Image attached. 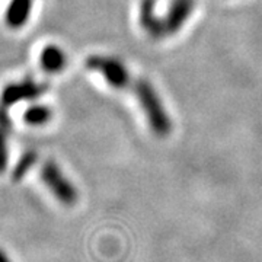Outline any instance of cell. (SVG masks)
<instances>
[{
	"mask_svg": "<svg viewBox=\"0 0 262 262\" xmlns=\"http://www.w3.org/2000/svg\"><path fill=\"white\" fill-rule=\"evenodd\" d=\"M8 131L6 128L0 127V173H3L6 168H8V160H9V155H8Z\"/></svg>",
	"mask_w": 262,
	"mask_h": 262,
	"instance_id": "cell-10",
	"label": "cell"
},
{
	"mask_svg": "<svg viewBox=\"0 0 262 262\" xmlns=\"http://www.w3.org/2000/svg\"><path fill=\"white\" fill-rule=\"evenodd\" d=\"M47 86L42 83H38L34 80H27V82H20V83H10L3 89L2 94V103L5 106H10L20 101H29V99H35L38 96L46 92Z\"/></svg>",
	"mask_w": 262,
	"mask_h": 262,
	"instance_id": "cell-4",
	"label": "cell"
},
{
	"mask_svg": "<svg viewBox=\"0 0 262 262\" xmlns=\"http://www.w3.org/2000/svg\"><path fill=\"white\" fill-rule=\"evenodd\" d=\"M22 118L28 125H42L51 120V110L42 105H34L24 113Z\"/></svg>",
	"mask_w": 262,
	"mask_h": 262,
	"instance_id": "cell-9",
	"label": "cell"
},
{
	"mask_svg": "<svg viewBox=\"0 0 262 262\" xmlns=\"http://www.w3.org/2000/svg\"><path fill=\"white\" fill-rule=\"evenodd\" d=\"M0 262H12L9 259V256H8L6 253L3 252L2 249H0Z\"/></svg>",
	"mask_w": 262,
	"mask_h": 262,
	"instance_id": "cell-11",
	"label": "cell"
},
{
	"mask_svg": "<svg viewBox=\"0 0 262 262\" xmlns=\"http://www.w3.org/2000/svg\"><path fill=\"white\" fill-rule=\"evenodd\" d=\"M86 66L92 72L95 70L102 75L103 79L117 89H122L130 83V73L127 72L125 66L113 57L92 56L88 58Z\"/></svg>",
	"mask_w": 262,
	"mask_h": 262,
	"instance_id": "cell-3",
	"label": "cell"
},
{
	"mask_svg": "<svg viewBox=\"0 0 262 262\" xmlns=\"http://www.w3.org/2000/svg\"><path fill=\"white\" fill-rule=\"evenodd\" d=\"M64 51L57 46H47L41 51L39 63L47 73H60L66 67Z\"/></svg>",
	"mask_w": 262,
	"mask_h": 262,
	"instance_id": "cell-6",
	"label": "cell"
},
{
	"mask_svg": "<svg viewBox=\"0 0 262 262\" xmlns=\"http://www.w3.org/2000/svg\"><path fill=\"white\" fill-rule=\"evenodd\" d=\"M192 5H194V0H175L169 10L165 28L168 31H178L185 22V19L189 16L192 10Z\"/></svg>",
	"mask_w": 262,
	"mask_h": 262,
	"instance_id": "cell-7",
	"label": "cell"
},
{
	"mask_svg": "<svg viewBox=\"0 0 262 262\" xmlns=\"http://www.w3.org/2000/svg\"><path fill=\"white\" fill-rule=\"evenodd\" d=\"M41 179L46 184V187L51 191V194L56 196L57 201H60L63 206H75L79 200V192L72 181L66 178L63 170L54 160H47L41 168Z\"/></svg>",
	"mask_w": 262,
	"mask_h": 262,
	"instance_id": "cell-2",
	"label": "cell"
},
{
	"mask_svg": "<svg viewBox=\"0 0 262 262\" xmlns=\"http://www.w3.org/2000/svg\"><path fill=\"white\" fill-rule=\"evenodd\" d=\"M38 160V153L37 151H34V150H28V151H25L22 156H20V159L18 160V163L15 165V168L12 170V181H15V182H18L20 179H24V177L28 173V170L35 163H37Z\"/></svg>",
	"mask_w": 262,
	"mask_h": 262,
	"instance_id": "cell-8",
	"label": "cell"
},
{
	"mask_svg": "<svg viewBox=\"0 0 262 262\" xmlns=\"http://www.w3.org/2000/svg\"><path fill=\"white\" fill-rule=\"evenodd\" d=\"M31 10H32V0H10L5 15L6 25L12 29L22 28L28 22Z\"/></svg>",
	"mask_w": 262,
	"mask_h": 262,
	"instance_id": "cell-5",
	"label": "cell"
},
{
	"mask_svg": "<svg viewBox=\"0 0 262 262\" xmlns=\"http://www.w3.org/2000/svg\"><path fill=\"white\" fill-rule=\"evenodd\" d=\"M136 95L140 102L143 111L147 117L151 130L158 136H166L170 131V120L168 113L165 111L163 105L160 102L156 91L147 80H137Z\"/></svg>",
	"mask_w": 262,
	"mask_h": 262,
	"instance_id": "cell-1",
	"label": "cell"
}]
</instances>
